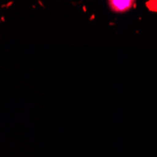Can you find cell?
Segmentation results:
<instances>
[{
    "label": "cell",
    "instance_id": "cell-1",
    "mask_svg": "<svg viewBox=\"0 0 157 157\" xmlns=\"http://www.w3.org/2000/svg\"><path fill=\"white\" fill-rule=\"evenodd\" d=\"M107 1L110 9L114 12H125L135 5L136 0H107Z\"/></svg>",
    "mask_w": 157,
    "mask_h": 157
}]
</instances>
